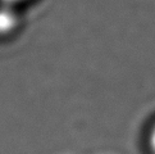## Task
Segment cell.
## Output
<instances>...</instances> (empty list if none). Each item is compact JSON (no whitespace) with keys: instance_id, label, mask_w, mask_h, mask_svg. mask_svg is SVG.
<instances>
[{"instance_id":"obj_1","label":"cell","mask_w":155,"mask_h":154,"mask_svg":"<svg viewBox=\"0 0 155 154\" xmlns=\"http://www.w3.org/2000/svg\"><path fill=\"white\" fill-rule=\"evenodd\" d=\"M17 25V14L12 5L3 4L0 8V34H7L12 31Z\"/></svg>"},{"instance_id":"obj_2","label":"cell","mask_w":155,"mask_h":154,"mask_svg":"<svg viewBox=\"0 0 155 154\" xmlns=\"http://www.w3.org/2000/svg\"><path fill=\"white\" fill-rule=\"evenodd\" d=\"M149 146H150L153 154H155V125L153 126L150 135H149Z\"/></svg>"},{"instance_id":"obj_3","label":"cell","mask_w":155,"mask_h":154,"mask_svg":"<svg viewBox=\"0 0 155 154\" xmlns=\"http://www.w3.org/2000/svg\"><path fill=\"white\" fill-rule=\"evenodd\" d=\"M26 2V0H2L3 4H8V5H12V7H14V5H17L19 3H23Z\"/></svg>"}]
</instances>
